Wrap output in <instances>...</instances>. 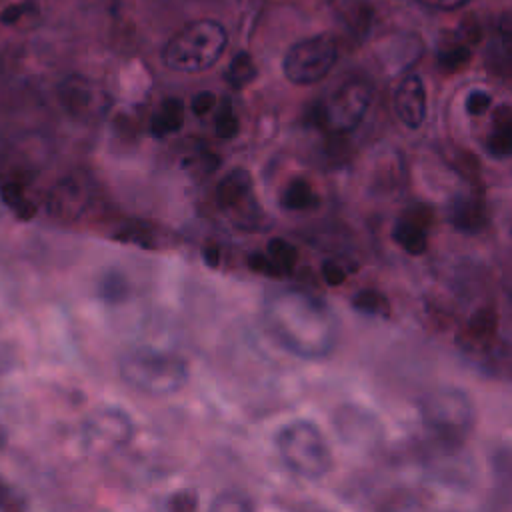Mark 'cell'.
Listing matches in <instances>:
<instances>
[{
	"instance_id": "obj_1",
	"label": "cell",
	"mask_w": 512,
	"mask_h": 512,
	"mask_svg": "<svg viewBox=\"0 0 512 512\" xmlns=\"http://www.w3.org/2000/svg\"><path fill=\"white\" fill-rule=\"evenodd\" d=\"M266 330L288 352L318 358L332 350L334 328L324 302L302 290H280L262 306Z\"/></svg>"
},
{
	"instance_id": "obj_2",
	"label": "cell",
	"mask_w": 512,
	"mask_h": 512,
	"mask_svg": "<svg viewBox=\"0 0 512 512\" xmlns=\"http://www.w3.org/2000/svg\"><path fill=\"white\" fill-rule=\"evenodd\" d=\"M118 374L126 386L146 396H170L188 382L186 358L176 352L140 346L118 360Z\"/></svg>"
},
{
	"instance_id": "obj_3",
	"label": "cell",
	"mask_w": 512,
	"mask_h": 512,
	"mask_svg": "<svg viewBox=\"0 0 512 512\" xmlns=\"http://www.w3.org/2000/svg\"><path fill=\"white\" fill-rule=\"evenodd\" d=\"M226 44L228 34L218 20H194L170 36L162 48V62L176 72H204L220 60Z\"/></svg>"
},
{
	"instance_id": "obj_4",
	"label": "cell",
	"mask_w": 512,
	"mask_h": 512,
	"mask_svg": "<svg viewBox=\"0 0 512 512\" xmlns=\"http://www.w3.org/2000/svg\"><path fill=\"white\" fill-rule=\"evenodd\" d=\"M284 466L300 478L318 480L332 470L334 458L322 430L310 420H292L274 436Z\"/></svg>"
},
{
	"instance_id": "obj_5",
	"label": "cell",
	"mask_w": 512,
	"mask_h": 512,
	"mask_svg": "<svg viewBox=\"0 0 512 512\" xmlns=\"http://www.w3.org/2000/svg\"><path fill=\"white\" fill-rule=\"evenodd\" d=\"M370 98L372 88L364 78H346L324 100L314 104L312 120L330 132L348 134L362 122Z\"/></svg>"
},
{
	"instance_id": "obj_6",
	"label": "cell",
	"mask_w": 512,
	"mask_h": 512,
	"mask_svg": "<svg viewBox=\"0 0 512 512\" xmlns=\"http://www.w3.org/2000/svg\"><path fill=\"white\" fill-rule=\"evenodd\" d=\"M338 60V44L330 34H316L294 42L282 60L284 76L296 86L320 82Z\"/></svg>"
},
{
	"instance_id": "obj_7",
	"label": "cell",
	"mask_w": 512,
	"mask_h": 512,
	"mask_svg": "<svg viewBox=\"0 0 512 512\" xmlns=\"http://www.w3.org/2000/svg\"><path fill=\"white\" fill-rule=\"evenodd\" d=\"M214 202L218 210L224 212L236 226L256 224V218L260 216L254 180L246 168H232L218 180Z\"/></svg>"
},
{
	"instance_id": "obj_8",
	"label": "cell",
	"mask_w": 512,
	"mask_h": 512,
	"mask_svg": "<svg viewBox=\"0 0 512 512\" xmlns=\"http://www.w3.org/2000/svg\"><path fill=\"white\" fill-rule=\"evenodd\" d=\"M422 412H424L426 424L434 432L444 434L448 438L450 436L462 438L474 420V412L466 394L454 388L430 394L424 402Z\"/></svg>"
},
{
	"instance_id": "obj_9",
	"label": "cell",
	"mask_w": 512,
	"mask_h": 512,
	"mask_svg": "<svg viewBox=\"0 0 512 512\" xmlns=\"http://www.w3.org/2000/svg\"><path fill=\"white\" fill-rule=\"evenodd\" d=\"M134 424L120 408H98L82 424L84 444L94 452H108L130 442Z\"/></svg>"
},
{
	"instance_id": "obj_10",
	"label": "cell",
	"mask_w": 512,
	"mask_h": 512,
	"mask_svg": "<svg viewBox=\"0 0 512 512\" xmlns=\"http://www.w3.org/2000/svg\"><path fill=\"white\" fill-rule=\"evenodd\" d=\"M92 200V178L86 172H70L48 194V214L56 220H78Z\"/></svg>"
},
{
	"instance_id": "obj_11",
	"label": "cell",
	"mask_w": 512,
	"mask_h": 512,
	"mask_svg": "<svg viewBox=\"0 0 512 512\" xmlns=\"http://www.w3.org/2000/svg\"><path fill=\"white\" fill-rule=\"evenodd\" d=\"M60 104L66 108L68 114L88 118L102 110L104 92L92 80L84 76H68L58 86Z\"/></svg>"
},
{
	"instance_id": "obj_12",
	"label": "cell",
	"mask_w": 512,
	"mask_h": 512,
	"mask_svg": "<svg viewBox=\"0 0 512 512\" xmlns=\"http://www.w3.org/2000/svg\"><path fill=\"white\" fill-rule=\"evenodd\" d=\"M394 108L398 118L408 128H418L426 118V88L418 74H408L400 80L394 92Z\"/></svg>"
},
{
	"instance_id": "obj_13",
	"label": "cell",
	"mask_w": 512,
	"mask_h": 512,
	"mask_svg": "<svg viewBox=\"0 0 512 512\" xmlns=\"http://www.w3.org/2000/svg\"><path fill=\"white\" fill-rule=\"evenodd\" d=\"M486 148L496 158L512 154V106H498L494 110L492 130L486 138Z\"/></svg>"
},
{
	"instance_id": "obj_14",
	"label": "cell",
	"mask_w": 512,
	"mask_h": 512,
	"mask_svg": "<svg viewBox=\"0 0 512 512\" xmlns=\"http://www.w3.org/2000/svg\"><path fill=\"white\" fill-rule=\"evenodd\" d=\"M318 202H320V198H318L316 190L304 178H292L280 194V206L284 210H292V212L312 210L318 206Z\"/></svg>"
},
{
	"instance_id": "obj_15",
	"label": "cell",
	"mask_w": 512,
	"mask_h": 512,
	"mask_svg": "<svg viewBox=\"0 0 512 512\" xmlns=\"http://www.w3.org/2000/svg\"><path fill=\"white\" fill-rule=\"evenodd\" d=\"M184 104L176 98H168L160 104L158 112L152 114L150 118V132L156 138H164L170 134H176L182 128L184 122Z\"/></svg>"
},
{
	"instance_id": "obj_16",
	"label": "cell",
	"mask_w": 512,
	"mask_h": 512,
	"mask_svg": "<svg viewBox=\"0 0 512 512\" xmlns=\"http://www.w3.org/2000/svg\"><path fill=\"white\" fill-rule=\"evenodd\" d=\"M450 222L462 232H478L484 222V206L478 200L460 198L450 206Z\"/></svg>"
},
{
	"instance_id": "obj_17",
	"label": "cell",
	"mask_w": 512,
	"mask_h": 512,
	"mask_svg": "<svg viewBox=\"0 0 512 512\" xmlns=\"http://www.w3.org/2000/svg\"><path fill=\"white\" fill-rule=\"evenodd\" d=\"M392 238L394 242L406 250L408 254H422L426 252L428 248V238H426V230L424 226H420V222L416 220H398L394 224V230H392Z\"/></svg>"
},
{
	"instance_id": "obj_18",
	"label": "cell",
	"mask_w": 512,
	"mask_h": 512,
	"mask_svg": "<svg viewBox=\"0 0 512 512\" xmlns=\"http://www.w3.org/2000/svg\"><path fill=\"white\" fill-rule=\"evenodd\" d=\"M98 298L106 304H120L128 298L130 294V282L126 274L118 268H108L100 274L98 284H96Z\"/></svg>"
},
{
	"instance_id": "obj_19",
	"label": "cell",
	"mask_w": 512,
	"mask_h": 512,
	"mask_svg": "<svg viewBox=\"0 0 512 512\" xmlns=\"http://www.w3.org/2000/svg\"><path fill=\"white\" fill-rule=\"evenodd\" d=\"M256 74H258V70H256V64H254L252 54H248V52H238V54L230 60L224 78H226V82H228L232 88L242 90V88H246L248 84H252V82L256 80Z\"/></svg>"
},
{
	"instance_id": "obj_20",
	"label": "cell",
	"mask_w": 512,
	"mask_h": 512,
	"mask_svg": "<svg viewBox=\"0 0 512 512\" xmlns=\"http://www.w3.org/2000/svg\"><path fill=\"white\" fill-rule=\"evenodd\" d=\"M268 258L280 270V274H290L298 262V250L284 238H272L266 246Z\"/></svg>"
},
{
	"instance_id": "obj_21",
	"label": "cell",
	"mask_w": 512,
	"mask_h": 512,
	"mask_svg": "<svg viewBox=\"0 0 512 512\" xmlns=\"http://www.w3.org/2000/svg\"><path fill=\"white\" fill-rule=\"evenodd\" d=\"M0 196L2 202L20 218V220H30L36 214V206L26 198V194L22 192V186L8 182L0 188Z\"/></svg>"
},
{
	"instance_id": "obj_22",
	"label": "cell",
	"mask_w": 512,
	"mask_h": 512,
	"mask_svg": "<svg viewBox=\"0 0 512 512\" xmlns=\"http://www.w3.org/2000/svg\"><path fill=\"white\" fill-rule=\"evenodd\" d=\"M352 306L362 312V314H372V316H388L390 314V304L388 298L372 288L358 290L352 296Z\"/></svg>"
},
{
	"instance_id": "obj_23",
	"label": "cell",
	"mask_w": 512,
	"mask_h": 512,
	"mask_svg": "<svg viewBox=\"0 0 512 512\" xmlns=\"http://www.w3.org/2000/svg\"><path fill=\"white\" fill-rule=\"evenodd\" d=\"M238 132H240L238 114L234 112V108L228 102L220 104V108L216 110V116H214V134L220 140H232L238 136Z\"/></svg>"
},
{
	"instance_id": "obj_24",
	"label": "cell",
	"mask_w": 512,
	"mask_h": 512,
	"mask_svg": "<svg viewBox=\"0 0 512 512\" xmlns=\"http://www.w3.org/2000/svg\"><path fill=\"white\" fill-rule=\"evenodd\" d=\"M182 166L196 178H206L210 176L218 166H220V158L210 152V150H198L192 156L182 160Z\"/></svg>"
},
{
	"instance_id": "obj_25",
	"label": "cell",
	"mask_w": 512,
	"mask_h": 512,
	"mask_svg": "<svg viewBox=\"0 0 512 512\" xmlns=\"http://www.w3.org/2000/svg\"><path fill=\"white\" fill-rule=\"evenodd\" d=\"M470 336L474 340H488L494 336L496 332V316L490 308H484V310H478L472 320H470Z\"/></svg>"
},
{
	"instance_id": "obj_26",
	"label": "cell",
	"mask_w": 512,
	"mask_h": 512,
	"mask_svg": "<svg viewBox=\"0 0 512 512\" xmlns=\"http://www.w3.org/2000/svg\"><path fill=\"white\" fill-rule=\"evenodd\" d=\"M24 508H26V496L0 476V510L8 512V510H24Z\"/></svg>"
},
{
	"instance_id": "obj_27",
	"label": "cell",
	"mask_w": 512,
	"mask_h": 512,
	"mask_svg": "<svg viewBox=\"0 0 512 512\" xmlns=\"http://www.w3.org/2000/svg\"><path fill=\"white\" fill-rule=\"evenodd\" d=\"M490 104H492V98H490L488 92L472 90L468 94V98H466V112L470 116H480V114H484L490 108Z\"/></svg>"
},
{
	"instance_id": "obj_28",
	"label": "cell",
	"mask_w": 512,
	"mask_h": 512,
	"mask_svg": "<svg viewBox=\"0 0 512 512\" xmlns=\"http://www.w3.org/2000/svg\"><path fill=\"white\" fill-rule=\"evenodd\" d=\"M248 266L258 272V274H266L270 278H280V270L274 266V262L268 258V254H262V252H254L250 258H248Z\"/></svg>"
},
{
	"instance_id": "obj_29",
	"label": "cell",
	"mask_w": 512,
	"mask_h": 512,
	"mask_svg": "<svg viewBox=\"0 0 512 512\" xmlns=\"http://www.w3.org/2000/svg\"><path fill=\"white\" fill-rule=\"evenodd\" d=\"M216 106V96L208 90H202L198 94L192 96V102H190V108L196 116H206L208 112H212Z\"/></svg>"
},
{
	"instance_id": "obj_30",
	"label": "cell",
	"mask_w": 512,
	"mask_h": 512,
	"mask_svg": "<svg viewBox=\"0 0 512 512\" xmlns=\"http://www.w3.org/2000/svg\"><path fill=\"white\" fill-rule=\"evenodd\" d=\"M252 504L244 496H230L222 494L212 502V510H248Z\"/></svg>"
},
{
	"instance_id": "obj_31",
	"label": "cell",
	"mask_w": 512,
	"mask_h": 512,
	"mask_svg": "<svg viewBox=\"0 0 512 512\" xmlns=\"http://www.w3.org/2000/svg\"><path fill=\"white\" fill-rule=\"evenodd\" d=\"M322 276L326 280V284L330 286H340L346 280V272L340 264H336L334 260H324L322 262Z\"/></svg>"
},
{
	"instance_id": "obj_32",
	"label": "cell",
	"mask_w": 512,
	"mask_h": 512,
	"mask_svg": "<svg viewBox=\"0 0 512 512\" xmlns=\"http://www.w3.org/2000/svg\"><path fill=\"white\" fill-rule=\"evenodd\" d=\"M466 60H468V52H466L464 48H456V50L444 52V54L440 56V64H442L446 70H456V68H460Z\"/></svg>"
},
{
	"instance_id": "obj_33",
	"label": "cell",
	"mask_w": 512,
	"mask_h": 512,
	"mask_svg": "<svg viewBox=\"0 0 512 512\" xmlns=\"http://www.w3.org/2000/svg\"><path fill=\"white\" fill-rule=\"evenodd\" d=\"M168 508L172 510H194L196 508V496L192 492H176L168 500Z\"/></svg>"
},
{
	"instance_id": "obj_34",
	"label": "cell",
	"mask_w": 512,
	"mask_h": 512,
	"mask_svg": "<svg viewBox=\"0 0 512 512\" xmlns=\"http://www.w3.org/2000/svg\"><path fill=\"white\" fill-rule=\"evenodd\" d=\"M426 8L434 10H458L468 4V0H418Z\"/></svg>"
},
{
	"instance_id": "obj_35",
	"label": "cell",
	"mask_w": 512,
	"mask_h": 512,
	"mask_svg": "<svg viewBox=\"0 0 512 512\" xmlns=\"http://www.w3.org/2000/svg\"><path fill=\"white\" fill-rule=\"evenodd\" d=\"M498 48L502 50L504 58L508 62H512V30H506L500 38H498Z\"/></svg>"
},
{
	"instance_id": "obj_36",
	"label": "cell",
	"mask_w": 512,
	"mask_h": 512,
	"mask_svg": "<svg viewBox=\"0 0 512 512\" xmlns=\"http://www.w3.org/2000/svg\"><path fill=\"white\" fill-rule=\"evenodd\" d=\"M206 262H208L210 266H216V264H218V250L208 248V250H206Z\"/></svg>"
},
{
	"instance_id": "obj_37",
	"label": "cell",
	"mask_w": 512,
	"mask_h": 512,
	"mask_svg": "<svg viewBox=\"0 0 512 512\" xmlns=\"http://www.w3.org/2000/svg\"><path fill=\"white\" fill-rule=\"evenodd\" d=\"M6 442H8V430H6L4 424L0 422V450L6 446Z\"/></svg>"
}]
</instances>
